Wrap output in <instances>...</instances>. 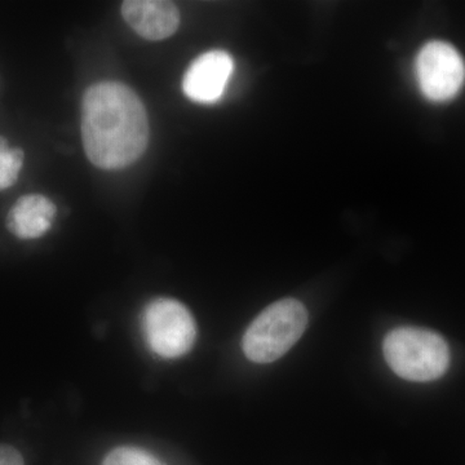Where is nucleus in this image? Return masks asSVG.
I'll return each mask as SVG.
<instances>
[{
	"instance_id": "1",
	"label": "nucleus",
	"mask_w": 465,
	"mask_h": 465,
	"mask_svg": "<svg viewBox=\"0 0 465 465\" xmlns=\"http://www.w3.org/2000/svg\"><path fill=\"white\" fill-rule=\"evenodd\" d=\"M85 155L101 170H121L148 148L149 121L136 92L121 82H100L82 100Z\"/></svg>"
},
{
	"instance_id": "2",
	"label": "nucleus",
	"mask_w": 465,
	"mask_h": 465,
	"mask_svg": "<svg viewBox=\"0 0 465 465\" xmlns=\"http://www.w3.org/2000/svg\"><path fill=\"white\" fill-rule=\"evenodd\" d=\"M391 371L410 381H432L445 375L450 365L448 342L439 333L418 327L391 330L382 344Z\"/></svg>"
},
{
	"instance_id": "3",
	"label": "nucleus",
	"mask_w": 465,
	"mask_h": 465,
	"mask_svg": "<svg viewBox=\"0 0 465 465\" xmlns=\"http://www.w3.org/2000/svg\"><path fill=\"white\" fill-rule=\"evenodd\" d=\"M308 312L296 299L275 302L259 314L244 332L242 348L251 362L280 360L302 338L308 326Z\"/></svg>"
},
{
	"instance_id": "4",
	"label": "nucleus",
	"mask_w": 465,
	"mask_h": 465,
	"mask_svg": "<svg viewBox=\"0 0 465 465\" xmlns=\"http://www.w3.org/2000/svg\"><path fill=\"white\" fill-rule=\"evenodd\" d=\"M143 331L149 347L159 357L179 358L191 351L197 324L189 309L177 300H153L143 312Z\"/></svg>"
},
{
	"instance_id": "5",
	"label": "nucleus",
	"mask_w": 465,
	"mask_h": 465,
	"mask_svg": "<svg viewBox=\"0 0 465 465\" xmlns=\"http://www.w3.org/2000/svg\"><path fill=\"white\" fill-rule=\"evenodd\" d=\"M415 72L421 94L433 103L454 99L465 84L463 57L446 42L423 45L416 57Z\"/></svg>"
},
{
	"instance_id": "6",
	"label": "nucleus",
	"mask_w": 465,
	"mask_h": 465,
	"mask_svg": "<svg viewBox=\"0 0 465 465\" xmlns=\"http://www.w3.org/2000/svg\"><path fill=\"white\" fill-rule=\"evenodd\" d=\"M234 61L228 52L210 51L195 58L183 75V90L189 100L215 104L224 96Z\"/></svg>"
},
{
	"instance_id": "7",
	"label": "nucleus",
	"mask_w": 465,
	"mask_h": 465,
	"mask_svg": "<svg viewBox=\"0 0 465 465\" xmlns=\"http://www.w3.org/2000/svg\"><path fill=\"white\" fill-rule=\"evenodd\" d=\"M125 23L143 39L163 41L177 32L179 8L163 0H127L122 5Z\"/></svg>"
},
{
	"instance_id": "8",
	"label": "nucleus",
	"mask_w": 465,
	"mask_h": 465,
	"mask_svg": "<svg viewBox=\"0 0 465 465\" xmlns=\"http://www.w3.org/2000/svg\"><path fill=\"white\" fill-rule=\"evenodd\" d=\"M57 208L42 194H27L18 198L9 210L5 225L20 240H36L52 228Z\"/></svg>"
},
{
	"instance_id": "9",
	"label": "nucleus",
	"mask_w": 465,
	"mask_h": 465,
	"mask_svg": "<svg viewBox=\"0 0 465 465\" xmlns=\"http://www.w3.org/2000/svg\"><path fill=\"white\" fill-rule=\"evenodd\" d=\"M101 465H164L146 450L134 446H119L104 458Z\"/></svg>"
},
{
	"instance_id": "10",
	"label": "nucleus",
	"mask_w": 465,
	"mask_h": 465,
	"mask_svg": "<svg viewBox=\"0 0 465 465\" xmlns=\"http://www.w3.org/2000/svg\"><path fill=\"white\" fill-rule=\"evenodd\" d=\"M24 159L25 153L21 148L9 149L5 154H0V191H5L16 183Z\"/></svg>"
},
{
	"instance_id": "11",
	"label": "nucleus",
	"mask_w": 465,
	"mask_h": 465,
	"mask_svg": "<svg viewBox=\"0 0 465 465\" xmlns=\"http://www.w3.org/2000/svg\"><path fill=\"white\" fill-rule=\"evenodd\" d=\"M0 465H25V461L17 449L0 445Z\"/></svg>"
},
{
	"instance_id": "12",
	"label": "nucleus",
	"mask_w": 465,
	"mask_h": 465,
	"mask_svg": "<svg viewBox=\"0 0 465 465\" xmlns=\"http://www.w3.org/2000/svg\"><path fill=\"white\" fill-rule=\"evenodd\" d=\"M9 150V145L7 139L5 137L0 136V154H5Z\"/></svg>"
}]
</instances>
